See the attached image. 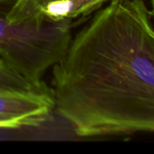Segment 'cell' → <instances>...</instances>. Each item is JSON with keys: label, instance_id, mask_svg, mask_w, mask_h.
<instances>
[{"label": "cell", "instance_id": "cell-1", "mask_svg": "<svg viewBox=\"0 0 154 154\" xmlns=\"http://www.w3.org/2000/svg\"><path fill=\"white\" fill-rule=\"evenodd\" d=\"M152 17L144 0H114L52 66L54 110L78 136L154 131Z\"/></svg>", "mask_w": 154, "mask_h": 154}, {"label": "cell", "instance_id": "cell-2", "mask_svg": "<svg viewBox=\"0 0 154 154\" xmlns=\"http://www.w3.org/2000/svg\"><path fill=\"white\" fill-rule=\"evenodd\" d=\"M14 1L0 0V59L36 88L50 90L42 78L66 52L73 22L10 21Z\"/></svg>", "mask_w": 154, "mask_h": 154}, {"label": "cell", "instance_id": "cell-3", "mask_svg": "<svg viewBox=\"0 0 154 154\" xmlns=\"http://www.w3.org/2000/svg\"><path fill=\"white\" fill-rule=\"evenodd\" d=\"M54 111L52 90H0V129L44 124Z\"/></svg>", "mask_w": 154, "mask_h": 154}, {"label": "cell", "instance_id": "cell-4", "mask_svg": "<svg viewBox=\"0 0 154 154\" xmlns=\"http://www.w3.org/2000/svg\"><path fill=\"white\" fill-rule=\"evenodd\" d=\"M114 0H15L8 12L13 22L58 23L87 16Z\"/></svg>", "mask_w": 154, "mask_h": 154}, {"label": "cell", "instance_id": "cell-5", "mask_svg": "<svg viewBox=\"0 0 154 154\" xmlns=\"http://www.w3.org/2000/svg\"><path fill=\"white\" fill-rule=\"evenodd\" d=\"M0 90H40L0 59ZM45 91V90H40Z\"/></svg>", "mask_w": 154, "mask_h": 154}]
</instances>
